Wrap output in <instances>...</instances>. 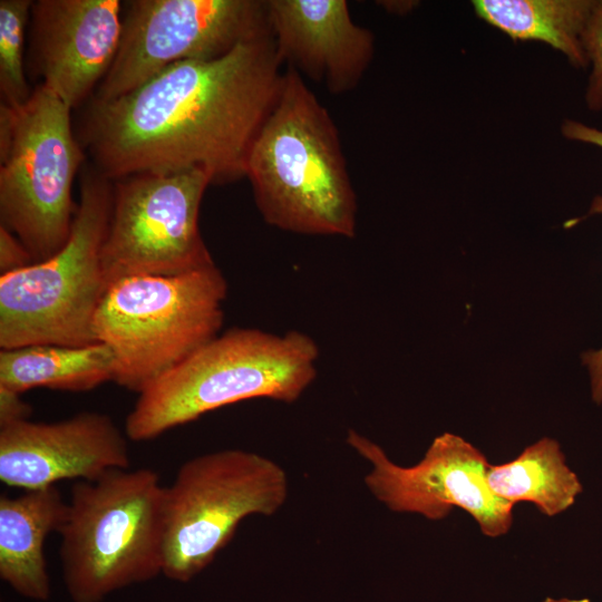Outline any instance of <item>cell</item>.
Instances as JSON below:
<instances>
[{
    "label": "cell",
    "instance_id": "22",
    "mask_svg": "<svg viewBox=\"0 0 602 602\" xmlns=\"http://www.w3.org/2000/svg\"><path fill=\"white\" fill-rule=\"evenodd\" d=\"M32 264V259L22 242L0 225V273L7 274Z\"/></svg>",
    "mask_w": 602,
    "mask_h": 602
},
{
    "label": "cell",
    "instance_id": "19",
    "mask_svg": "<svg viewBox=\"0 0 602 602\" xmlns=\"http://www.w3.org/2000/svg\"><path fill=\"white\" fill-rule=\"evenodd\" d=\"M30 0L0 1V93L1 104L18 107L31 93L23 72V43L31 14Z\"/></svg>",
    "mask_w": 602,
    "mask_h": 602
},
{
    "label": "cell",
    "instance_id": "24",
    "mask_svg": "<svg viewBox=\"0 0 602 602\" xmlns=\"http://www.w3.org/2000/svg\"><path fill=\"white\" fill-rule=\"evenodd\" d=\"M561 132L570 140L581 142L602 148V130L574 119L563 122Z\"/></svg>",
    "mask_w": 602,
    "mask_h": 602
},
{
    "label": "cell",
    "instance_id": "2",
    "mask_svg": "<svg viewBox=\"0 0 602 602\" xmlns=\"http://www.w3.org/2000/svg\"><path fill=\"white\" fill-rule=\"evenodd\" d=\"M245 177L262 219L279 230L352 239L357 197L338 128L304 78L287 68L249 154Z\"/></svg>",
    "mask_w": 602,
    "mask_h": 602
},
{
    "label": "cell",
    "instance_id": "5",
    "mask_svg": "<svg viewBox=\"0 0 602 602\" xmlns=\"http://www.w3.org/2000/svg\"><path fill=\"white\" fill-rule=\"evenodd\" d=\"M227 282L216 266L134 275L109 285L94 334L115 357L114 380L138 395L220 334Z\"/></svg>",
    "mask_w": 602,
    "mask_h": 602
},
{
    "label": "cell",
    "instance_id": "16",
    "mask_svg": "<svg viewBox=\"0 0 602 602\" xmlns=\"http://www.w3.org/2000/svg\"><path fill=\"white\" fill-rule=\"evenodd\" d=\"M114 375V353L101 342L31 344L0 351V389L19 395L37 387L88 391L113 381Z\"/></svg>",
    "mask_w": 602,
    "mask_h": 602
},
{
    "label": "cell",
    "instance_id": "1",
    "mask_svg": "<svg viewBox=\"0 0 602 602\" xmlns=\"http://www.w3.org/2000/svg\"><path fill=\"white\" fill-rule=\"evenodd\" d=\"M272 35L211 60H186L139 87L95 101L82 140L109 181L201 168L213 184L245 177L251 147L280 94Z\"/></svg>",
    "mask_w": 602,
    "mask_h": 602
},
{
    "label": "cell",
    "instance_id": "14",
    "mask_svg": "<svg viewBox=\"0 0 602 602\" xmlns=\"http://www.w3.org/2000/svg\"><path fill=\"white\" fill-rule=\"evenodd\" d=\"M280 64L322 84L331 95L353 90L373 58V33L351 19L346 0H268Z\"/></svg>",
    "mask_w": 602,
    "mask_h": 602
},
{
    "label": "cell",
    "instance_id": "23",
    "mask_svg": "<svg viewBox=\"0 0 602 602\" xmlns=\"http://www.w3.org/2000/svg\"><path fill=\"white\" fill-rule=\"evenodd\" d=\"M20 396L0 389V426L29 419L31 407Z\"/></svg>",
    "mask_w": 602,
    "mask_h": 602
},
{
    "label": "cell",
    "instance_id": "9",
    "mask_svg": "<svg viewBox=\"0 0 602 602\" xmlns=\"http://www.w3.org/2000/svg\"><path fill=\"white\" fill-rule=\"evenodd\" d=\"M212 184L201 168L117 179L101 254L108 285L127 276L176 275L215 265L198 226L202 198Z\"/></svg>",
    "mask_w": 602,
    "mask_h": 602
},
{
    "label": "cell",
    "instance_id": "13",
    "mask_svg": "<svg viewBox=\"0 0 602 602\" xmlns=\"http://www.w3.org/2000/svg\"><path fill=\"white\" fill-rule=\"evenodd\" d=\"M118 0H38L31 7V50L41 85L71 109L100 85L122 33Z\"/></svg>",
    "mask_w": 602,
    "mask_h": 602
},
{
    "label": "cell",
    "instance_id": "11",
    "mask_svg": "<svg viewBox=\"0 0 602 602\" xmlns=\"http://www.w3.org/2000/svg\"><path fill=\"white\" fill-rule=\"evenodd\" d=\"M347 444L369 463L365 485L388 509L439 521L458 507L475 520L485 536L498 537L509 531L514 504L491 491L489 463L463 437L438 435L423 459L409 467L394 463L378 444L353 429L348 431Z\"/></svg>",
    "mask_w": 602,
    "mask_h": 602
},
{
    "label": "cell",
    "instance_id": "17",
    "mask_svg": "<svg viewBox=\"0 0 602 602\" xmlns=\"http://www.w3.org/2000/svg\"><path fill=\"white\" fill-rule=\"evenodd\" d=\"M595 0H474L479 18L515 40H535L585 68L582 35Z\"/></svg>",
    "mask_w": 602,
    "mask_h": 602
},
{
    "label": "cell",
    "instance_id": "25",
    "mask_svg": "<svg viewBox=\"0 0 602 602\" xmlns=\"http://www.w3.org/2000/svg\"><path fill=\"white\" fill-rule=\"evenodd\" d=\"M543 602H590V600L589 599H569V598H561V599L546 598Z\"/></svg>",
    "mask_w": 602,
    "mask_h": 602
},
{
    "label": "cell",
    "instance_id": "7",
    "mask_svg": "<svg viewBox=\"0 0 602 602\" xmlns=\"http://www.w3.org/2000/svg\"><path fill=\"white\" fill-rule=\"evenodd\" d=\"M70 111L41 84L18 107L0 104V222L32 263L66 244L77 213L71 192L84 153Z\"/></svg>",
    "mask_w": 602,
    "mask_h": 602
},
{
    "label": "cell",
    "instance_id": "15",
    "mask_svg": "<svg viewBox=\"0 0 602 602\" xmlns=\"http://www.w3.org/2000/svg\"><path fill=\"white\" fill-rule=\"evenodd\" d=\"M67 503L55 486L0 497V576L18 594L35 601L51 595L43 545L58 532Z\"/></svg>",
    "mask_w": 602,
    "mask_h": 602
},
{
    "label": "cell",
    "instance_id": "12",
    "mask_svg": "<svg viewBox=\"0 0 602 602\" xmlns=\"http://www.w3.org/2000/svg\"><path fill=\"white\" fill-rule=\"evenodd\" d=\"M105 414L84 411L56 423L0 426V480L32 491L67 479L95 480L130 466L126 439Z\"/></svg>",
    "mask_w": 602,
    "mask_h": 602
},
{
    "label": "cell",
    "instance_id": "20",
    "mask_svg": "<svg viewBox=\"0 0 602 602\" xmlns=\"http://www.w3.org/2000/svg\"><path fill=\"white\" fill-rule=\"evenodd\" d=\"M582 43L591 72L585 103L591 111L602 110V0H595L582 35Z\"/></svg>",
    "mask_w": 602,
    "mask_h": 602
},
{
    "label": "cell",
    "instance_id": "8",
    "mask_svg": "<svg viewBox=\"0 0 602 602\" xmlns=\"http://www.w3.org/2000/svg\"><path fill=\"white\" fill-rule=\"evenodd\" d=\"M284 469L254 452L223 449L182 464L164 491L163 575L188 582L207 567L251 515L284 505Z\"/></svg>",
    "mask_w": 602,
    "mask_h": 602
},
{
    "label": "cell",
    "instance_id": "6",
    "mask_svg": "<svg viewBox=\"0 0 602 602\" xmlns=\"http://www.w3.org/2000/svg\"><path fill=\"white\" fill-rule=\"evenodd\" d=\"M110 181L84 176L66 244L45 261L0 275V347L86 346L97 342L96 312L107 292L103 265Z\"/></svg>",
    "mask_w": 602,
    "mask_h": 602
},
{
    "label": "cell",
    "instance_id": "4",
    "mask_svg": "<svg viewBox=\"0 0 602 602\" xmlns=\"http://www.w3.org/2000/svg\"><path fill=\"white\" fill-rule=\"evenodd\" d=\"M164 491L151 468L114 469L72 485L57 532L72 602H101L163 573Z\"/></svg>",
    "mask_w": 602,
    "mask_h": 602
},
{
    "label": "cell",
    "instance_id": "18",
    "mask_svg": "<svg viewBox=\"0 0 602 602\" xmlns=\"http://www.w3.org/2000/svg\"><path fill=\"white\" fill-rule=\"evenodd\" d=\"M487 483L491 491L512 504L530 502L546 516H555L570 508L582 485L566 465L560 444L543 437L527 446L515 459L488 465Z\"/></svg>",
    "mask_w": 602,
    "mask_h": 602
},
{
    "label": "cell",
    "instance_id": "10",
    "mask_svg": "<svg viewBox=\"0 0 602 602\" xmlns=\"http://www.w3.org/2000/svg\"><path fill=\"white\" fill-rule=\"evenodd\" d=\"M269 35L268 0L127 2L117 55L94 100L123 96L174 64L220 58Z\"/></svg>",
    "mask_w": 602,
    "mask_h": 602
},
{
    "label": "cell",
    "instance_id": "21",
    "mask_svg": "<svg viewBox=\"0 0 602 602\" xmlns=\"http://www.w3.org/2000/svg\"><path fill=\"white\" fill-rule=\"evenodd\" d=\"M592 215L602 216V193L592 200L586 215L582 219ZM581 363L586 368L590 377L592 400L600 405L602 404V347L584 351L581 355Z\"/></svg>",
    "mask_w": 602,
    "mask_h": 602
},
{
    "label": "cell",
    "instance_id": "3",
    "mask_svg": "<svg viewBox=\"0 0 602 602\" xmlns=\"http://www.w3.org/2000/svg\"><path fill=\"white\" fill-rule=\"evenodd\" d=\"M319 355L317 342L301 331L275 334L232 328L140 392L125 434L134 441L151 440L249 399L292 404L314 381Z\"/></svg>",
    "mask_w": 602,
    "mask_h": 602
}]
</instances>
